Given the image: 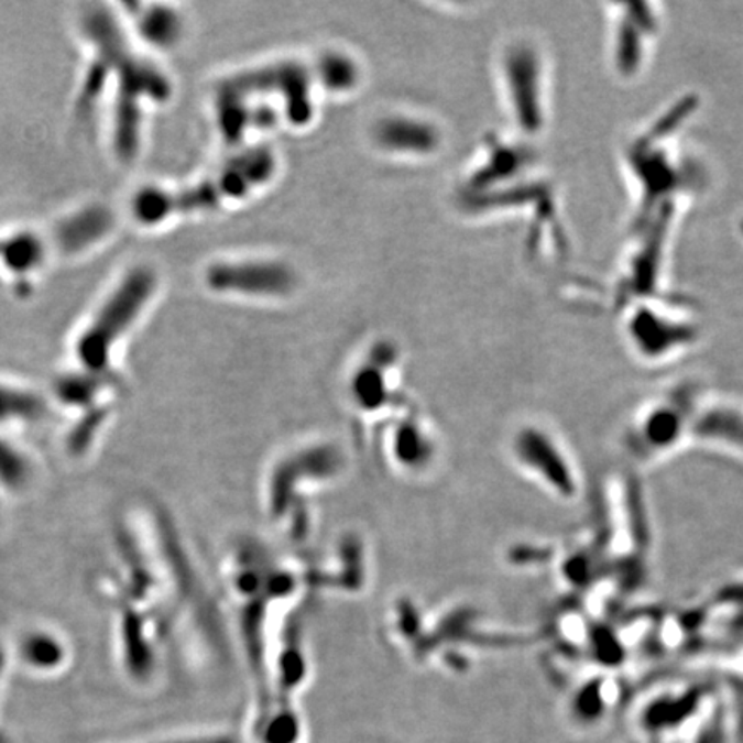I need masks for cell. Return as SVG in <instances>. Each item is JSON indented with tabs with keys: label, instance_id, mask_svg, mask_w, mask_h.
Segmentation results:
<instances>
[{
	"label": "cell",
	"instance_id": "obj_12",
	"mask_svg": "<svg viewBox=\"0 0 743 743\" xmlns=\"http://www.w3.org/2000/svg\"><path fill=\"white\" fill-rule=\"evenodd\" d=\"M143 743H240L231 733L201 732L185 733V735L164 736V739L150 740Z\"/></svg>",
	"mask_w": 743,
	"mask_h": 743
},
{
	"label": "cell",
	"instance_id": "obj_3",
	"mask_svg": "<svg viewBox=\"0 0 743 743\" xmlns=\"http://www.w3.org/2000/svg\"><path fill=\"white\" fill-rule=\"evenodd\" d=\"M207 281L216 292L253 298H281L289 295L296 283L292 269L269 260H238L212 265Z\"/></svg>",
	"mask_w": 743,
	"mask_h": 743
},
{
	"label": "cell",
	"instance_id": "obj_4",
	"mask_svg": "<svg viewBox=\"0 0 743 743\" xmlns=\"http://www.w3.org/2000/svg\"><path fill=\"white\" fill-rule=\"evenodd\" d=\"M112 229L114 217L106 205L88 204L64 212L45 234L54 256L75 260L94 252Z\"/></svg>",
	"mask_w": 743,
	"mask_h": 743
},
{
	"label": "cell",
	"instance_id": "obj_8",
	"mask_svg": "<svg viewBox=\"0 0 743 743\" xmlns=\"http://www.w3.org/2000/svg\"><path fill=\"white\" fill-rule=\"evenodd\" d=\"M375 136L382 149L403 154H429L439 145L436 128L420 119H384L375 130Z\"/></svg>",
	"mask_w": 743,
	"mask_h": 743
},
{
	"label": "cell",
	"instance_id": "obj_6",
	"mask_svg": "<svg viewBox=\"0 0 743 743\" xmlns=\"http://www.w3.org/2000/svg\"><path fill=\"white\" fill-rule=\"evenodd\" d=\"M626 335L632 347L645 360H659V357L677 353L692 339V326L681 317L665 308H654L653 302L637 305L626 320Z\"/></svg>",
	"mask_w": 743,
	"mask_h": 743
},
{
	"label": "cell",
	"instance_id": "obj_1",
	"mask_svg": "<svg viewBox=\"0 0 743 743\" xmlns=\"http://www.w3.org/2000/svg\"><path fill=\"white\" fill-rule=\"evenodd\" d=\"M155 289L157 275L149 267L128 271L79 332L76 339L79 362L91 369L106 365L110 350L142 317Z\"/></svg>",
	"mask_w": 743,
	"mask_h": 743
},
{
	"label": "cell",
	"instance_id": "obj_2",
	"mask_svg": "<svg viewBox=\"0 0 743 743\" xmlns=\"http://www.w3.org/2000/svg\"><path fill=\"white\" fill-rule=\"evenodd\" d=\"M528 42L512 44L504 51L503 79L507 106L523 131L544 127V64Z\"/></svg>",
	"mask_w": 743,
	"mask_h": 743
},
{
	"label": "cell",
	"instance_id": "obj_11",
	"mask_svg": "<svg viewBox=\"0 0 743 743\" xmlns=\"http://www.w3.org/2000/svg\"><path fill=\"white\" fill-rule=\"evenodd\" d=\"M319 75L324 87L329 90L347 91L357 85V67L341 54L326 55L320 63Z\"/></svg>",
	"mask_w": 743,
	"mask_h": 743
},
{
	"label": "cell",
	"instance_id": "obj_7",
	"mask_svg": "<svg viewBox=\"0 0 743 743\" xmlns=\"http://www.w3.org/2000/svg\"><path fill=\"white\" fill-rule=\"evenodd\" d=\"M614 26V61L620 67L618 72L633 75L637 72L638 64L644 63L649 42L656 36V18L653 12H647V17L622 12Z\"/></svg>",
	"mask_w": 743,
	"mask_h": 743
},
{
	"label": "cell",
	"instance_id": "obj_10",
	"mask_svg": "<svg viewBox=\"0 0 743 743\" xmlns=\"http://www.w3.org/2000/svg\"><path fill=\"white\" fill-rule=\"evenodd\" d=\"M253 740L255 743H302V720L292 706H281L277 711L269 712L255 721Z\"/></svg>",
	"mask_w": 743,
	"mask_h": 743
},
{
	"label": "cell",
	"instance_id": "obj_5",
	"mask_svg": "<svg viewBox=\"0 0 743 743\" xmlns=\"http://www.w3.org/2000/svg\"><path fill=\"white\" fill-rule=\"evenodd\" d=\"M52 256L54 253L45 232L26 228L0 234V277L14 287V292H30Z\"/></svg>",
	"mask_w": 743,
	"mask_h": 743
},
{
	"label": "cell",
	"instance_id": "obj_9",
	"mask_svg": "<svg viewBox=\"0 0 743 743\" xmlns=\"http://www.w3.org/2000/svg\"><path fill=\"white\" fill-rule=\"evenodd\" d=\"M138 12H128L140 39L154 47L167 48L176 44L182 32L179 17L162 6H134Z\"/></svg>",
	"mask_w": 743,
	"mask_h": 743
}]
</instances>
